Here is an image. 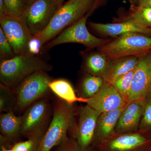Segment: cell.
I'll return each instance as SVG.
<instances>
[{
    "mask_svg": "<svg viewBox=\"0 0 151 151\" xmlns=\"http://www.w3.org/2000/svg\"><path fill=\"white\" fill-rule=\"evenodd\" d=\"M60 7L55 0H35L27 6L22 19L34 36L46 28Z\"/></svg>",
    "mask_w": 151,
    "mask_h": 151,
    "instance_id": "9c48e42d",
    "label": "cell"
},
{
    "mask_svg": "<svg viewBox=\"0 0 151 151\" xmlns=\"http://www.w3.org/2000/svg\"><path fill=\"white\" fill-rule=\"evenodd\" d=\"M98 50L110 60L127 57H141L151 52V36L140 33H127L98 47Z\"/></svg>",
    "mask_w": 151,
    "mask_h": 151,
    "instance_id": "3957f363",
    "label": "cell"
},
{
    "mask_svg": "<svg viewBox=\"0 0 151 151\" xmlns=\"http://www.w3.org/2000/svg\"><path fill=\"white\" fill-rule=\"evenodd\" d=\"M147 151H151V144L150 146V147H149V148Z\"/></svg>",
    "mask_w": 151,
    "mask_h": 151,
    "instance_id": "8d00e7d4",
    "label": "cell"
},
{
    "mask_svg": "<svg viewBox=\"0 0 151 151\" xmlns=\"http://www.w3.org/2000/svg\"><path fill=\"white\" fill-rule=\"evenodd\" d=\"M111 60L100 53H92L86 58L85 68L89 74L103 77Z\"/></svg>",
    "mask_w": 151,
    "mask_h": 151,
    "instance_id": "ffe728a7",
    "label": "cell"
},
{
    "mask_svg": "<svg viewBox=\"0 0 151 151\" xmlns=\"http://www.w3.org/2000/svg\"><path fill=\"white\" fill-rule=\"evenodd\" d=\"M49 86L52 92L68 105H72L76 102L86 103L88 101V99L77 97L73 86L65 79L52 80Z\"/></svg>",
    "mask_w": 151,
    "mask_h": 151,
    "instance_id": "d6986e66",
    "label": "cell"
},
{
    "mask_svg": "<svg viewBox=\"0 0 151 151\" xmlns=\"http://www.w3.org/2000/svg\"><path fill=\"white\" fill-rule=\"evenodd\" d=\"M145 103V98L128 103L119 117L115 134H124L139 130Z\"/></svg>",
    "mask_w": 151,
    "mask_h": 151,
    "instance_id": "5bb4252c",
    "label": "cell"
},
{
    "mask_svg": "<svg viewBox=\"0 0 151 151\" xmlns=\"http://www.w3.org/2000/svg\"><path fill=\"white\" fill-rule=\"evenodd\" d=\"M104 83L102 77L89 74L86 75L81 83V97L85 99L92 98L100 90Z\"/></svg>",
    "mask_w": 151,
    "mask_h": 151,
    "instance_id": "44dd1931",
    "label": "cell"
},
{
    "mask_svg": "<svg viewBox=\"0 0 151 151\" xmlns=\"http://www.w3.org/2000/svg\"><path fill=\"white\" fill-rule=\"evenodd\" d=\"M131 5L151 8V0H129Z\"/></svg>",
    "mask_w": 151,
    "mask_h": 151,
    "instance_id": "4dcf8cb0",
    "label": "cell"
},
{
    "mask_svg": "<svg viewBox=\"0 0 151 151\" xmlns=\"http://www.w3.org/2000/svg\"><path fill=\"white\" fill-rule=\"evenodd\" d=\"M35 1V0H27L28 4V6L31 3L34 1Z\"/></svg>",
    "mask_w": 151,
    "mask_h": 151,
    "instance_id": "d590c367",
    "label": "cell"
},
{
    "mask_svg": "<svg viewBox=\"0 0 151 151\" xmlns=\"http://www.w3.org/2000/svg\"><path fill=\"white\" fill-rule=\"evenodd\" d=\"M78 124L72 137L75 139L80 151H84L92 145L97 121L101 113L86 104L79 111Z\"/></svg>",
    "mask_w": 151,
    "mask_h": 151,
    "instance_id": "8fae6325",
    "label": "cell"
},
{
    "mask_svg": "<svg viewBox=\"0 0 151 151\" xmlns=\"http://www.w3.org/2000/svg\"><path fill=\"white\" fill-rule=\"evenodd\" d=\"M84 151H97L95 149H94V148L92 147H90L89 148L87 149L86 150Z\"/></svg>",
    "mask_w": 151,
    "mask_h": 151,
    "instance_id": "e575fe53",
    "label": "cell"
},
{
    "mask_svg": "<svg viewBox=\"0 0 151 151\" xmlns=\"http://www.w3.org/2000/svg\"><path fill=\"white\" fill-rule=\"evenodd\" d=\"M16 54L7 39L2 29L0 28V56L1 60L10 59Z\"/></svg>",
    "mask_w": 151,
    "mask_h": 151,
    "instance_id": "83f0119b",
    "label": "cell"
},
{
    "mask_svg": "<svg viewBox=\"0 0 151 151\" xmlns=\"http://www.w3.org/2000/svg\"><path fill=\"white\" fill-rule=\"evenodd\" d=\"M136 68L117 78L113 85L122 95L127 103H129V96L132 86V80Z\"/></svg>",
    "mask_w": 151,
    "mask_h": 151,
    "instance_id": "cb8c5ba5",
    "label": "cell"
},
{
    "mask_svg": "<svg viewBox=\"0 0 151 151\" xmlns=\"http://www.w3.org/2000/svg\"><path fill=\"white\" fill-rule=\"evenodd\" d=\"M57 4H58L59 6H60L63 4V1L64 0H55Z\"/></svg>",
    "mask_w": 151,
    "mask_h": 151,
    "instance_id": "836d02e7",
    "label": "cell"
},
{
    "mask_svg": "<svg viewBox=\"0 0 151 151\" xmlns=\"http://www.w3.org/2000/svg\"><path fill=\"white\" fill-rule=\"evenodd\" d=\"M7 15L22 18L28 4L27 0H4Z\"/></svg>",
    "mask_w": 151,
    "mask_h": 151,
    "instance_id": "d4e9b609",
    "label": "cell"
},
{
    "mask_svg": "<svg viewBox=\"0 0 151 151\" xmlns=\"http://www.w3.org/2000/svg\"><path fill=\"white\" fill-rule=\"evenodd\" d=\"M21 116L13 111L2 113L0 116L1 138L12 147L13 142L21 135Z\"/></svg>",
    "mask_w": 151,
    "mask_h": 151,
    "instance_id": "e0dca14e",
    "label": "cell"
},
{
    "mask_svg": "<svg viewBox=\"0 0 151 151\" xmlns=\"http://www.w3.org/2000/svg\"><path fill=\"white\" fill-rule=\"evenodd\" d=\"M98 6L96 3L89 12L72 25L64 29L57 36L43 47L45 50L49 49L59 45L68 43L81 44L88 49H92L104 45L111 40L100 38L92 35L86 26L87 19Z\"/></svg>",
    "mask_w": 151,
    "mask_h": 151,
    "instance_id": "52a82bcc",
    "label": "cell"
},
{
    "mask_svg": "<svg viewBox=\"0 0 151 151\" xmlns=\"http://www.w3.org/2000/svg\"><path fill=\"white\" fill-rule=\"evenodd\" d=\"M150 68H151V63H150Z\"/></svg>",
    "mask_w": 151,
    "mask_h": 151,
    "instance_id": "74e56055",
    "label": "cell"
},
{
    "mask_svg": "<svg viewBox=\"0 0 151 151\" xmlns=\"http://www.w3.org/2000/svg\"><path fill=\"white\" fill-rule=\"evenodd\" d=\"M97 0H68L58 9L46 28L34 36L42 46L64 29L82 18L91 10Z\"/></svg>",
    "mask_w": 151,
    "mask_h": 151,
    "instance_id": "7a4b0ae2",
    "label": "cell"
},
{
    "mask_svg": "<svg viewBox=\"0 0 151 151\" xmlns=\"http://www.w3.org/2000/svg\"><path fill=\"white\" fill-rule=\"evenodd\" d=\"M51 105L47 98L30 105L21 115V136L42 139L49 127L51 117Z\"/></svg>",
    "mask_w": 151,
    "mask_h": 151,
    "instance_id": "8992f818",
    "label": "cell"
},
{
    "mask_svg": "<svg viewBox=\"0 0 151 151\" xmlns=\"http://www.w3.org/2000/svg\"><path fill=\"white\" fill-rule=\"evenodd\" d=\"M125 107L101 113L97 121L91 146L94 145L115 134L116 124Z\"/></svg>",
    "mask_w": 151,
    "mask_h": 151,
    "instance_id": "2e32d148",
    "label": "cell"
},
{
    "mask_svg": "<svg viewBox=\"0 0 151 151\" xmlns=\"http://www.w3.org/2000/svg\"><path fill=\"white\" fill-rule=\"evenodd\" d=\"M0 28L16 55L27 52L28 45L33 37L21 18L7 15L0 18Z\"/></svg>",
    "mask_w": 151,
    "mask_h": 151,
    "instance_id": "30bf717a",
    "label": "cell"
},
{
    "mask_svg": "<svg viewBox=\"0 0 151 151\" xmlns=\"http://www.w3.org/2000/svg\"><path fill=\"white\" fill-rule=\"evenodd\" d=\"M53 66L36 55L28 52L16 55L1 60L0 64L1 84L14 89L27 77L38 71L48 72Z\"/></svg>",
    "mask_w": 151,
    "mask_h": 151,
    "instance_id": "6da1fadb",
    "label": "cell"
},
{
    "mask_svg": "<svg viewBox=\"0 0 151 151\" xmlns=\"http://www.w3.org/2000/svg\"><path fill=\"white\" fill-rule=\"evenodd\" d=\"M7 15L4 0H0V18Z\"/></svg>",
    "mask_w": 151,
    "mask_h": 151,
    "instance_id": "1f68e13d",
    "label": "cell"
},
{
    "mask_svg": "<svg viewBox=\"0 0 151 151\" xmlns=\"http://www.w3.org/2000/svg\"><path fill=\"white\" fill-rule=\"evenodd\" d=\"M1 151H14L12 148H8L4 146H1Z\"/></svg>",
    "mask_w": 151,
    "mask_h": 151,
    "instance_id": "d6a6232c",
    "label": "cell"
},
{
    "mask_svg": "<svg viewBox=\"0 0 151 151\" xmlns=\"http://www.w3.org/2000/svg\"><path fill=\"white\" fill-rule=\"evenodd\" d=\"M145 99V106L139 130L149 132L151 131V92Z\"/></svg>",
    "mask_w": 151,
    "mask_h": 151,
    "instance_id": "484cf974",
    "label": "cell"
},
{
    "mask_svg": "<svg viewBox=\"0 0 151 151\" xmlns=\"http://www.w3.org/2000/svg\"><path fill=\"white\" fill-rule=\"evenodd\" d=\"M52 151H80L78 144L73 137H66Z\"/></svg>",
    "mask_w": 151,
    "mask_h": 151,
    "instance_id": "f1b7e54d",
    "label": "cell"
},
{
    "mask_svg": "<svg viewBox=\"0 0 151 151\" xmlns=\"http://www.w3.org/2000/svg\"><path fill=\"white\" fill-rule=\"evenodd\" d=\"M102 113L125 107L128 103L113 85L104 82L100 90L86 103Z\"/></svg>",
    "mask_w": 151,
    "mask_h": 151,
    "instance_id": "4fadbf2b",
    "label": "cell"
},
{
    "mask_svg": "<svg viewBox=\"0 0 151 151\" xmlns=\"http://www.w3.org/2000/svg\"><path fill=\"white\" fill-rule=\"evenodd\" d=\"M42 45L40 41L37 37L33 36L29 41L27 47V52L34 55H37L40 52Z\"/></svg>",
    "mask_w": 151,
    "mask_h": 151,
    "instance_id": "f546056e",
    "label": "cell"
},
{
    "mask_svg": "<svg viewBox=\"0 0 151 151\" xmlns=\"http://www.w3.org/2000/svg\"><path fill=\"white\" fill-rule=\"evenodd\" d=\"M125 19H131L143 27L151 30V8L131 5L129 15Z\"/></svg>",
    "mask_w": 151,
    "mask_h": 151,
    "instance_id": "7402d4cb",
    "label": "cell"
},
{
    "mask_svg": "<svg viewBox=\"0 0 151 151\" xmlns=\"http://www.w3.org/2000/svg\"><path fill=\"white\" fill-rule=\"evenodd\" d=\"M139 58L137 57L129 56L111 60L102 77L104 82L113 85L117 78L136 68Z\"/></svg>",
    "mask_w": 151,
    "mask_h": 151,
    "instance_id": "ac0fdd59",
    "label": "cell"
},
{
    "mask_svg": "<svg viewBox=\"0 0 151 151\" xmlns=\"http://www.w3.org/2000/svg\"><path fill=\"white\" fill-rule=\"evenodd\" d=\"M52 78L47 72L38 71L25 78L15 89L14 112L21 116L29 107L38 100L47 98L51 91L49 84Z\"/></svg>",
    "mask_w": 151,
    "mask_h": 151,
    "instance_id": "277c9868",
    "label": "cell"
},
{
    "mask_svg": "<svg viewBox=\"0 0 151 151\" xmlns=\"http://www.w3.org/2000/svg\"><path fill=\"white\" fill-rule=\"evenodd\" d=\"M88 25L95 31L103 35L116 37L124 34L138 32L151 36V30L143 27L134 21L125 19L119 23L102 24L89 22Z\"/></svg>",
    "mask_w": 151,
    "mask_h": 151,
    "instance_id": "9a60e30c",
    "label": "cell"
},
{
    "mask_svg": "<svg viewBox=\"0 0 151 151\" xmlns=\"http://www.w3.org/2000/svg\"><path fill=\"white\" fill-rule=\"evenodd\" d=\"M146 132H134L114 134L94 146L97 151H147L151 144V138Z\"/></svg>",
    "mask_w": 151,
    "mask_h": 151,
    "instance_id": "ba28073f",
    "label": "cell"
},
{
    "mask_svg": "<svg viewBox=\"0 0 151 151\" xmlns=\"http://www.w3.org/2000/svg\"><path fill=\"white\" fill-rule=\"evenodd\" d=\"M42 139L31 138L24 142L15 143L12 148L14 151H37Z\"/></svg>",
    "mask_w": 151,
    "mask_h": 151,
    "instance_id": "4316f807",
    "label": "cell"
},
{
    "mask_svg": "<svg viewBox=\"0 0 151 151\" xmlns=\"http://www.w3.org/2000/svg\"><path fill=\"white\" fill-rule=\"evenodd\" d=\"M151 52L139 58L129 96V103L144 99L151 92Z\"/></svg>",
    "mask_w": 151,
    "mask_h": 151,
    "instance_id": "7c38bea8",
    "label": "cell"
},
{
    "mask_svg": "<svg viewBox=\"0 0 151 151\" xmlns=\"http://www.w3.org/2000/svg\"><path fill=\"white\" fill-rule=\"evenodd\" d=\"M74 111L71 105L61 99L57 100L52 118L37 151H51L67 137L73 126Z\"/></svg>",
    "mask_w": 151,
    "mask_h": 151,
    "instance_id": "5b68a950",
    "label": "cell"
},
{
    "mask_svg": "<svg viewBox=\"0 0 151 151\" xmlns=\"http://www.w3.org/2000/svg\"><path fill=\"white\" fill-rule=\"evenodd\" d=\"M16 94L14 89L0 84V112L13 111L16 103Z\"/></svg>",
    "mask_w": 151,
    "mask_h": 151,
    "instance_id": "603a6c76",
    "label": "cell"
}]
</instances>
